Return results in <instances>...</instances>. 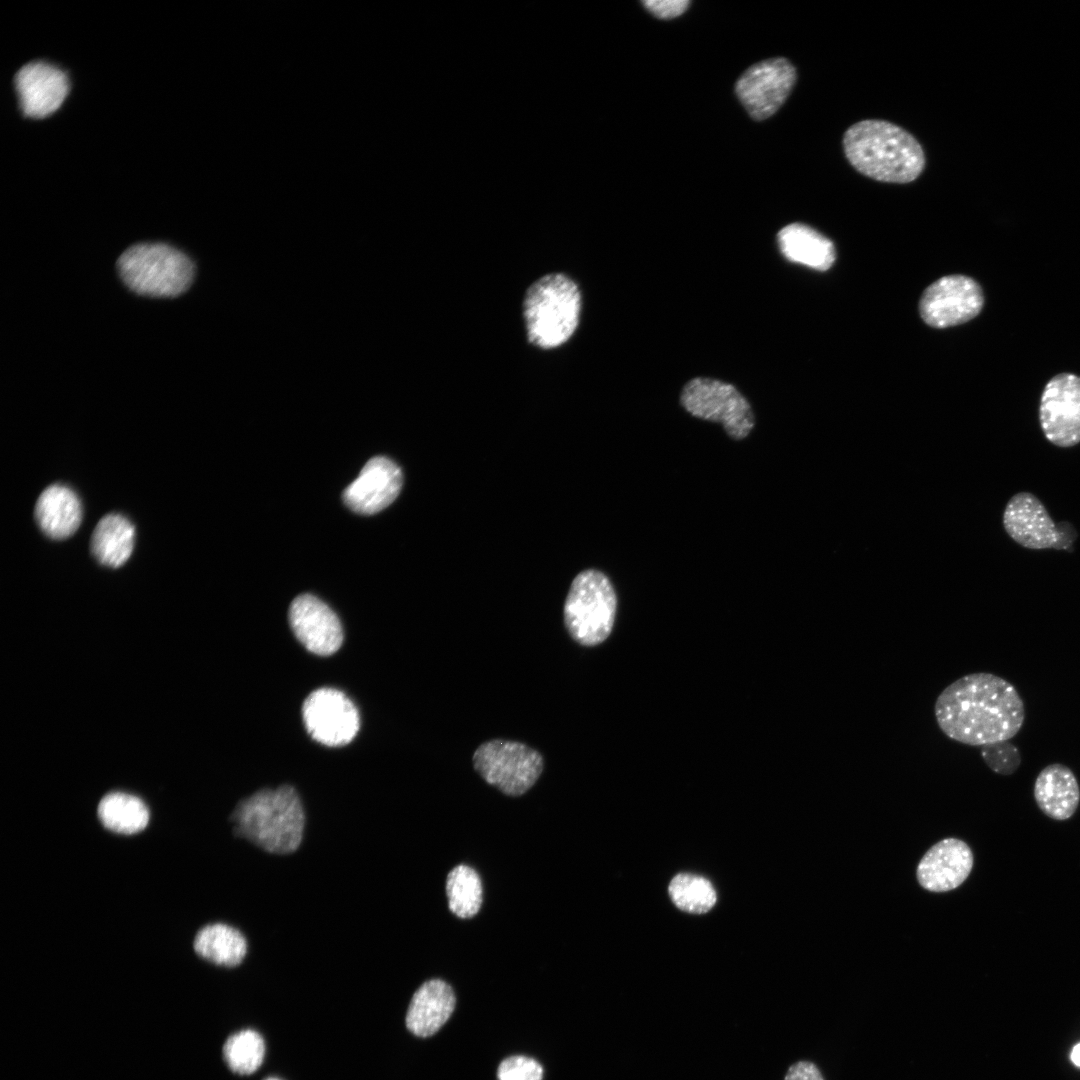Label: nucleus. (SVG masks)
Wrapping results in <instances>:
<instances>
[{
  "mask_svg": "<svg viewBox=\"0 0 1080 1080\" xmlns=\"http://www.w3.org/2000/svg\"><path fill=\"white\" fill-rule=\"evenodd\" d=\"M617 597L609 578L587 569L572 581L564 604V624L570 637L582 646H596L610 635L616 617Z\"/></svg>",
  "mask_w": 1080,
  "mask_h": 1080,
  "instance_id": "nucleus-6",
  "label": "nucleus"
},
{
  "mask_svg": "<svg viewBox=\"0 0 1080 1080\" xmlns=\"http://www.w3.org/2000/svg\"><path fill=\"white\" fill-rule=\"evenodd\" d=\"M449 909L462 919L475 916L482 904V883L478 873L467 865L453 868L446 880Z\"/></svg>",
  "mask_w": 1080,
  "mask_h": 1080,
  "instance_id": "nucleus-25",
  "label": "nucleus"
},
{
  "mask_svg": "<svg viewBox=\"0 0 1080 1080\" xmlns=\"http://www.w3.org/2000/svg\"><path fill=\"white\" fill-rule=\"evenodd\" d=\"M984 306V294L973 278L954 274L941 277L922 293L919 312L934 328H947L975 318Z\"/></svg>",
  "mask_w": 1080,
  "mask_h": 1080,
  "instance_id": "nucleus-10",
  "label": "nucleus"
},
{
  "mask_svg": "<svg viewBox=\"0 0 1080 1080\" xmlns=\"http://www.w3.org/2000/svg\"><path fill=\"white\" fill-rule=\"evenodd\" d=\"M193 948L200 958L218 966L232 968L240 965L247 956L248 941L238 928L216 922L198 930Z\"/></svg>",
  "mask_w": 1080,
  "mask_h": 1080,
  "instance_id": "nucleus-23",
  "label": "nucleus"
},
{
  "mask_svg": "<svg viewBox=\"0 0 1080 1080\" xmlns=\"http://www.w3.org/2000/svg\"><path fill=\"white\" fill-rule=\"evenodd\" d=\"M403 484L400 467L391 459L376 456L370 459L358 477L345 488L343 500L354 512L374 514L398 496Z\"/></svg>",
  "mask_w": 1080,
  "mask_h": 1080,
  "instance_id": "nucleus-16",
  "label": "nucleus"
},
{
  "mask_svg": "<svg viewBox=\"0 0 1080 1080\" xmlns=\"http://www.w3.org/2000/svg\"><path fill=\"white\" fill-rule=\"evenodd\" d=\"M934 712L941 731L967 745L1008 741L1023 726L1025 707L1016 688L992 673L963 676L937 697Z\"/></svg>",
  "mask_w": 1080,
  "mask_h": 1080,
  "instance_id": "nucleus-1",
  "label": "nucleus"
},
{
  "mask_svg": "<svg viewBox=\"0 0 1080 1080\" xmlns=\"http://www.w3.org/2000/svg\"><path fill=\"white\" fill-rule=\"evenodd\" d=\"M973 853L962 840L947 838L933 845L920 860L916 876L931 892H947L959 887L973 867Z\"/></svg>",
  "mask_w": 1080,
  "mask_h": 1080,
  "instance_id": "nucleus-17",
  "label": "nucleus"
},
{
  "mask_svg": "<svg viewBox=\"0 0 1080 1080\" xmlns=\"http://www.w3.org/2000/svg\"><path fill=\"white\" fill-rule=\"evenodd\" d=\"M15 88L23 114L34 119L56 112L69 90V78L58 66L45 61L24 65L15 76Z\"/></svg>",
  "mask_w": 1080,
  "mask_h": 1080,
  "instance_id": "nucleus-14",
  "label": "nucleus"
},
{
  "mask_svg": "<svg viewBox=\"0 0 1080 1080\" xmlns=\"http://www.w3.org/2000/svg\"><path fill=\"white\" fill-rule=\"evenodd\" d=\"M135 527L125 516L109 513L97 523L90 542L91 553L103 566L118 568L131 556Z\"/></svg>",
  "mask_w": 1080,
  "mask_h": 1080,
  "instance_id": "nucleus-22",
  "label": "nucleus"
},
{
  "mask_svg": "<svg viewBox=\"0 0 1080 1080\" xmlns=\"http://www.w3.org/2000/svg\"><path fill=\"white\" fill-rule=\"evenodd\" d=\"M981 756L992 771L1004 776L1013 774L1021 764L1018 748L1008 741L984 745Z\"/></svg>",
  "mask_w": 1080,
  "mask_h": 1080,
  "instance_id": "nucleus-28",
  "label": "nucleus"
},
{
  "mask_svg": "<svg viewBox=\"0 0 1080 1080\" xmlns=\"http://www.w3.org/2000/svg\"><path fill=\"white\" fill-rule=\"evenodd\" d=\"M497 1078L498 1080H542L543 1068L533 1058L511 1056L499 1064Z\"/></svg>",
  "mask_w": 1080,
  "mask_h": 1080,
  "instance_id": "nucleus-29",
  "label": "nucleus"
},
{
  "mask_svg": "<svg viewBox=\"0 0 1080 1080\" xmlns=\"http://www.w3.org/2000/svg\"><path fill=\"white\" fill-rule=\"evenodd\" d=\"M265 1080H279V1079H277V1078H268V1079H265Z\"/></svg>",
  "mask_w": 1080,
  "mask_h": 1080,
  "instance_id": "nucleus-33",
  "label": "nucleus"
},
{
  "mask_svg": "<svg viewBox=\"0 0 1080 1080\" xmlns=\"http://www.w3.org/2000/svg\"><path fill=\"white\" fill-rule=\"evenodd\" d=\"M34 517L40 530L49 538L62 540L72 536L82 520L78 495L62 484H52L39 495Z\"/></svg>",
  "mask_w": 1080,
  "mask_h": 1080,
  "instance_id": "nucleus-18",
  "label": "nucleus"
},
{
  "mask_svg": "<svg viewBox=\"0 0 1080 1080\" xmlns=\"http://www.w3.org/2000/svg\"><path fill=\"white\" fill-rule=\"evenodd\" d=\"M302 715L311 737L327 746H342L355 737L360 718L353 702L341 691L319 688L304 700Z\"/></svg>",
  "mask_w": 1080,
  "mask_h": 1080,
  "instance_id": "nucleus-13",
  "label": "nucleus"
},
{
  "mask_svg": "<svg viewBox=\"0 0 1080 1080\" xmlns=\"http://www.w3.org/2000/svg\"><path fill=\"white\" fill-rule=\"evenodd\" d=\"M1071 1060L1075 1065L1080 1066V1043L1073 1048Z\"/></svg>",
  "mask_w": 1080,
  "mask_h": 1080,
  "instance_id": "nucleus-32",
  "label": "nucleus"
},
{
  "mask_svg": "<svg viewBox=\"0 0 1080 1080\" xmlns=\"http://www.w3.org/2000/svg\"><path fill=\"white\" fill-rule=\"evenodd\" d=\"M784 1080H824V1078L814 1063L799 1061L788 1068Z\"/></svg>",
  "mask_w": 1080,
  "mask_h": 1080,
  "instance_id": "nucleus-31",
  "label": "nucleus"
},
{
  "mask_svg": "<svg viewBox=\"0 0 1080 1080\" xmlns=\"http://www.w3.org/2000/svg\"><path fill=\"white\" fill-rule=\"evenodd\" d=\"M669 895L674 904L689 913L709 911L716 902V892L705 878L692 874H678L670 882Z\"/></svg>",
  "mask_w": 1080,
  "mask_h": 1080,
  "instance_id": "nucleus-27",
  "label": "nucleus"
},
{
  "mask_svg": "<svg viewBox=\"0 0 1080 1080\" xmlns=\"http://www.w3.org/2000/svg\"><path fill=\"white\" fill-rule=\"evenodd\" d=\"M231 821L236 836L267 853L286 855L300 847L306 817L298 793L285 784L260 789L241 800Z\"/></svg>",
  "mask_w": 1080,
  "mask_h": 1080,
  "instance_id": "nucleus-3",
  "label": "nucleus"
},
{
  "mask_svg": "<svg viewBox=\"0 0 1080 1080\" xmlns=\"http://www.w3.org/2000/svg\"><path fill=\"white\" fill-rule=\"evenodd\" d=\"M455 1003V994L449 984L440 979L426 981L411 999L406 1026L416 1036H431L449 1019Z\"/></svg>",
  "mask_w": 1080,
  "mask_h": 1080,
  "instance_id": "nucleus-19",
  "label": "nucleus"
},
{
  "mask_svg": "<svg viewBox=\"0 0 1080 1080\" xmlns=\"http://www.w3.org/2000/svg\"><path fill=\"white\" fill-rule=\"evenodd\" d=\"M645 7L656 17L662 19L674 18L681 15L688 7L686 0H646Z\"/></svg>",
  "mask_w": 1080,
  "mask_h": 1080,
  "instance_id": "nucleus-30",
  "label": "nucleus"
},
{
  "mask_svg": "<svg viewBox=\"0 0 1080 1080\" xmlns=\"http://www.w3.org/2000/svg\"><path fill=\"white\" fill-rule=\"evenodd\" d=\"M265 1044L261 1035L250 1029L241 1030L227 1038L223 1046V1058L235 1073L248 1075L262 1064Z\"/></svg>",
  "mask_w": 1080,
  "mask_h": 1080,
  "instance_id": "nucleus-26",
  "label": "nucleus"
},
{
  "mask_svg": "<svg viewBox=\"0 0 1080 1080\" xmlns=\"http://www.w3.org/2000/svg\"><path fill=\"white\" fill-rule=\"evenodd\" d=\"M1040 810L1049 818L1063 821L1074 815L1080 803V788L1072 770L1060 763L1043 768L1033 789Z\"/></svg>",
  "mask_w": 1080,
  "mask_h": 1080,
  "instance_id": "nucleus-20",
  "label": "nucleus"
},
{
  "mask_svg": "<svg viewBox=\"0 0 1080 1080\" xmlns=\"http://www.w3.org/2000/svg\"><path fill=\"white\" fill-rule=\"evenodd\" d=\"M1039 421L1045 438L1060 448L1080 443V377L1060 373L1044 387Z\"/></svg>",
  "mask_w": 1080,
  "mask_h": 1080,
  "instance_id": "nucleus-12",
  "label": "nucleus"
},
{
  "mask_svg": "<svg viewBox=\"0 0 1080 1080\" xmlns=\"http://www.w3.org/2000/svg\"><path fill=\"white\" fill-rule=\"evenodd\" d=\"M581 295L565 274L542 276L527 289L523 316L531 343L551 349L565 343L578 326Z\"/></svg>",
  "mask_w": 1080,
  "mask_h": 1080,
  "instance_id": "nucleus-4",
  "label": "nucleus"
},
{
  "mask_svg": "<svg viewBox=\"0 0 1080 1080\" xmlns=\"http://www.w3.org/2000/svg\"><path fill=\"white\" fill-rule=\"evenodd\" d=\"M777 242L786 259L814 270L826 271L836 259L833 242L803 223L783 227L777 234Z\"/></svg>",
  "mask_w": 1080,
  "mask_h": 1080,
  "instance_id": "nucleus-21",
  "label": "nucleus"
},
{
  "mask_svg": "<svg viewBox=\"0 0 1080 1080\" xmlns=\"http://www.w3.org/2000/svg\"><path fill=\"white\" fill-rule=\"evenodd\" d=\"M1003 526L1011 539L1033 550L1071 552L1077 537L1070 523L1056 524L1043 503L1030 492H1019L1011 497L1003 512Z\"/></svg>",
  "mask_w": 1080,
  "mask_h": 1080,
  "instance_id": "nucleus-9",
  "label": "nucleus"
},
{
  "mask_svg": "<svg viewBox=\"0 0 1080 1080\" xmlns=\"http://www.w3.org/2000/svg\"><path fill=\"white\" fill-rule=\"evenodd\" d=\"M680 402L692 416L721 424L734 440L745 439L755 425L752 408L731 384L711 378H694L682 389Z\"/></svg>",
  "mask_w": 1080,
  "mask_h": 1080,
  "instance_id": "nucleus-8",
  "label": "nucleus"
},
{
  "mask_svg": "<svg viewBox=\"0 0 1080 1080\" xmlns=\"http://www.w3.org/2000/svg\"><path fill=\"white\" fill-rule=\"evenodd\" d=\"M796 79L790 61L771 58L747 69L736 83V93L751 117L764 120L784 104Z\"/></svg>",
  "mask_w": 1080,
  "mask_h": 1080,
  "instance_id": "nucleus-11",
  "label": "nucleus"
},
{
  "mask_svg": "<svg viewBox=\"0 0 1080 1080\" xmlns=\"http://www.w3.org/2000/svg\"><path fill=\"white\" fill-rule=\"evenodd\" d=\"M97 815L108 830L124 835L138 833L146 828L150 813L139 797L125 792H110L99 802Z\"/></svg>",
  "mask_w": 1080,
  "mask_h": 1080,
  "instance_id": "nucleus-24",
  "label": "nucleus"
},
{
  "mask_svg": "<svg viewBox=\"0 0 1080 1080\" xmlns=\"http://www.w3.org/2000/svg\"><path fill=\"white\" fill-rule=\"evenodd\" d=\"M842 143L854 169L876 181L910 183L925 168V154L918 140L888 121L856 122L845 131Z\"/></svg>",
  "mask_w": 1080,
  "mask_h": 1080,
  "instance_id": "nucleus-2",
  "label": "nucleus"
},
{
  "mask_svg": "<svg viewBox=\"0 0 1080 1080\" xmlns=\"http://www.w3.org/2000/svg\"><path fill=\"white\" fill-rule=\"evenodd\" d=\"M476 772L491 786L509 796H520L538 780L544 767L542 755L528 745L492 739L478 746L473 757Z\"/></svg>",
  "mask_w": 1080,
  "mask_h": 1080,
  "instance_id": "nucleus-7",
  "label": "nucleus"
},
{
  "mask_svg": "<svg viewBox=\"0 0 1080 1080\" xmlns=\"http://www.w3.org/2000/svg\"><path fill=\"white\" fill-rule=\"evenodd\" d=\"M120 279L135 294L176 297L187 291L195 277L192 259L163 242H142L127 248L116 262Z\"/></svg>",
  "mask_w": 1080,
  "mask_h": 1080,
  "instance_id": "nucleus-5",
  "label": "nucleus"
},
{
  "mask_svg": "<svg viewBox=\"0 0 1080 1080\" xmlns=\"http://www.w3.org/2000/svg\"><path fill=\"white\" fill-rule=\"evenodd\" d=\"M289 622L297 639L317 655L333 654L342 644L343 630L337 615L312 594H301L292 601Z\"/></svg>",
  "mask_w": 1080,
  "mask_h": 1080,
  "instance_id": "nucleus-15",
  "label": "nucleus"
}]
</instances>
